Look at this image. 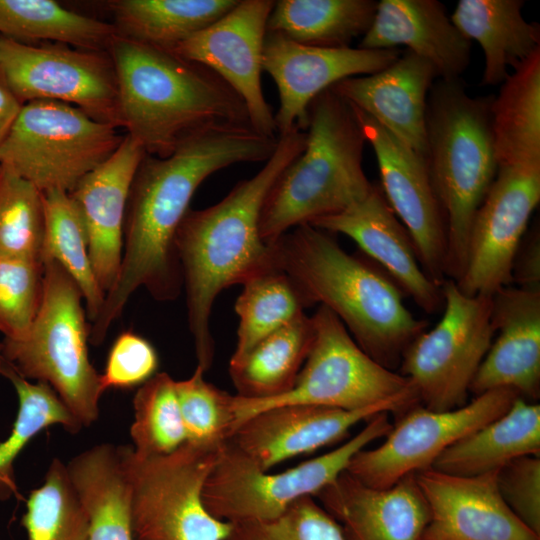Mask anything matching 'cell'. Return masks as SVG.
Returning <instances> with one entry per match:
<instances>
[{
	"instance_id": "6da1fadb",
	"label": "cell",
	"mask_w": 540,
	"mask_h": 540,
	"mask_svg": "<svg viewBox=\"0 0 540 540\" xmlns=\"http://www.w3.org/2000/svg\"><path fill=\"white\" fill-rule=\"evenodd\" d=\"M277 142L252 125H235L197 134L164 158L145 154L127 202L120 269L89 325L92 344L104 341L137 289L145 288L157 301L178 297L183 277L176 235L195 191L220 169L266 162Z\"/></svg>"
},
{
	"instance_id": "7a4b0ae2",
	"label": "cell",
	"mask_w": 540,
	"mask_h": 540,
	"mask_svg": "<svg viewBox=\"0 0 540 540\" xmlns=\"http://www.w3.org/2000/svg\"><path fill=\"white\" fill-rule=\"evenodd\" d=\"M306 141L307 132L299 128L279 135L275 151L256 175L237 183L220 202L189 209L179 226L176 247L188 326L197 365L205 371L214 358L210 316L219 293L275 267L272 247L260 235V214L268 191Z\"/></svg>"
},
{
	"instance_id": "3957f363",
	"label": "cell",
	"mask_w": 540,
	"mask_h": 540,
	"mask_svg": "<svg viewBox=\"0 0 540 540\" xmlns=\"http://www.w3.org/2000/svg\"><path fill=\"white\" fill-rule=\"evenodd\" d=\"M109 50L120 126L146 154L164 158L202 132L251 125L242 98L208 67L119 34Z\"/></svg>"
},
{
	"instance_id": "277c9868",
	"label": "cell",
	"mask_w": 540,
	"mask_h": 540,
	"mask_svg": "<svg viewBox=\"0 0 540 540\" xmlns=\"http://www.w3.org/2000/svg\"><path fill=\"white\" fill-rule=\"evenodd\" d=\"M272 247L274 266L297 285L308 304L332 311L358 346L393 370L427 328L403 302L404 293L376 263L341 248L331 233L300 225Z\"/></svg>"
},
{
	"instance_id": "5b68a950",
	"label": "cell",
	"mask_w": 540,
	"mask_h": 540,
	"mask_svg": "<svg viewBox=\"0 0 540 540\" xmlns=\"http://www.w3.org/2000/svg\"><path fill=\"white\" fill-rule=\"evenodd\" d=\"M306 132L304 150L264 200L259 230L268 245L295 227L345 210L374 186L363 169L366 140L354 109L331 88L310 103Z\"/></svg>"
},
{
	"instance_id": "8992f818",
	"label": "cell",
	"mask_w": 540,
	"mask_h": 540,
	"mask_svg": "<svg viewBox=\"0 0 540 540\" xmlns=\"http://www.w3.org/2000/svg\"><path fill=\"white\" fill-rule=\"evenodd\" d=\"M493 95L470 96L460 79H436L427 98L425 156L446 225V279L465 268L473 219L498 171Z\"/></svg>"
},
{
	"instance_id": "52a82bcc",
	"label": "cell",
	"mask_w": 540,
	"mask_h": 540,
	"mask_svg": "<svg viewBox=\"0 0 540 540\" xmlns=\"http://www.w3.org/2000/svg\"><path fill=\"white\" fill-rule=\"evenodd\" d=\"M80 289L55 261H43L40 307L27 333L4 339L3 354L25 379L49 384L83 425L99 414L101 375L88 356L89 325Z\"/></svg>"
},
{
	"instance_id": "ba28073f",
	"label": "cell",
	"mask_w": 540,
	"mask_h": 540,
	"mask_svg": "<svg viewBox=\"0 0 540 540\" xmlns=\"http://www.w3.org/2000/svg\"><path fill=\"white\" fill-rule=\"evenodd\" d=\"M311 317L314 341L293 388L271 399L234 395L237 427L261 410L285 404L387 413H403L419 404L410 379L367 355L332 311L320 305Z\"/></svg>"
},
{
	"instance_id": "9c48e42d",
	"label": "cell",
	"mask_w": 540,
	"mask_h": 540,
	"mask_svg": "<svg viewBox=\"0 0 540 540\" xmlns=\"http://www.w3.org/2000/svg\"><path fill=\"white\" fill-rule=\"evenodd\" d=\"M223 446L186 441L171 453L151 456L119 446L134 540H223L228 535L231 523L212 516L202 497Z\"/></svg>"
},
{
	"instance_id": "30bf717a",
	"label": "cell",
	"mask_w": 540,
	"mask_h": 540,
	"mask_svg": "<svg viewBox=\"0 0 540 540\" xmlns=\"http://www.w3.org/2000/svg\"><path fill=\"white\" fill-rule=\"evenodd\" d=\"M124 136L118 127L73 105L30 101L21 106L0 145V165L42 193H70L117 150Z\"/></svg>"
},
{
	"instance_id": "8fae6325",
	"label": "cell",
	"mask_w": 540,
	"mask_h": 540,
	"mask_svg": "<svg viewBox=\"0 0 540 540\" xmlns=\"http://www.w3.org/2000/svg\"><path fill=\"white\" fill-rule=\"evenodd\" d=\"M391 427L388 413H378L340 447L279 473L261 469L228 441L205 483L204 505L212 516L230 523L277 517L295 501L315 497L346 471L358 451L385 437Z\"/></svg>"
},
{
	"instance_id": "7c38bea8",
	"label": "cell",
	"mask_w": 540,
	"mask_h": 540,
	"mask_svg": "<svg viewBox=\"0 0 540 540\" xmlns=\"http://www.w3.org/2000/svg\"><path fill=\"white\" fill-rule=\"evenodd\" d=\"M442 292V318L410 343L400 362V374L414 385L419 404L434 411L466 404L495 334L492 296L466 295L452 279L444 281Z\"/></svg>"
},
{
	"instance_id": "4fadbf2b",
	"label": "cell",
	"mask_w": 540,
	"mask_h": 540,
	"mask_svg": "<svg viewBox=\"0 0 540 540\" xmlns=\"http://www.w3.org/2000/svg\"><path fill=\"white\" fill-rule=\"evenodd\" d=\"M0 79L22 104L63 102L121 127L114 65L100 51L57 43L35 46L2 36Z\"/></svg>"
},
{
	"instance_id": "5bb4252c",
	"label": "cell",
	"mask_w": 540,
	"mask_h": 540,
	"mask_svg": "<svg viewBox=\"0 0 540 540\" xmlns=\"http://www.w3.org/2000/svg\"><path fill=\"white\" fill-rule=\"evenodd\" d=\"M518 397L515 391L501 388L447 411L416 404L401 413L382 444L358 451L346 471L367 486L391 487L409 475L431 468L444 450L505 413Z\"/></svg>"
},
{
	"instance_id": "9a60e30c",
	"label": "cell",
	"mask_w": 540,
	"mask_h": 540,
	"mask_svg": "<svg viewBox=\"0 0 540 540\" xmlns=\"http://www.w3.org/2000/svg\"><path fill=\"white\" fill-rule=\"evenodd\" d=\"M540 201V163L498 167L472 222L464 272L466 295H488L512 284L516 252Z\"/></svg>"
},
{
	"instance_id": "2e32d148",
	"label": "cell",
	"mask_w": 540,
	"mask_h": 540,
	"mask_svg": "<svg viewBox=\"0 0 540 540\" xmlns=\"http://www.w3.org/2000/svg\"><path fill=\"white\" fill-rule=\"evenodd\" d=\"M351 106L375 153L385 199L408 231L422 269L442 286L446 280V225L426 159Z\"/></svg>"
},
{
	"instance_id": "e0dca14e",
	"label": "cell",
	"mask_w": 540,
	"mask_h": 540,
	"mask_svg": "<svg viewBox=\"0 0 540 540\" xmlns=\"http://www.w3.org/2000/svg\"><path fill=\"white\" fill-rule=\"evenodd\" d=\"M272 0H238L225 15L170 51L218 74L244 101L251 125L276 137L261 84L262 55Z\"/></svg>"
},
{
	"instance_id": "ac0fdd59",
	"label": "cell",
	"mask_w": 540,
	"mask_h": 540,
	"mask_svg": "<svg viewBox=\"0 0 540 540\" xmlns=\"http://www.w3.org/2000/svg\"><path fill=\"white\" fill-rule=\"evenodd\" d=\"M400 55L398 48L307 46L266 31L262 69L273 78L279 93L276 132L306 131L308 107L317 95L345 78L379 72Z\"/></svg>"
},
{
	"instance_id": "d6986e66",
	"label": "cell",
	"mask_w": 540,
	"mask_h": 540,
	"mask_svg": "<svg viewBox=\"0 0 540 540\" xmlns=\"http://www.w3.org/2000/svg\"><path fill=\"white\" fill-rule=\"evenodd\" d=\"M497 472L460 476L432 468L415 474L429 508L420 540H540L503 500Z\"/></svg>"
},
{
	"instance_id": "ffe728a7",
	"label": "cell",
	"mask_w": 540,
	"mask_h": 540,
	"mask_svg": "<svg viewBox=\"0 0 540 540\" xmlns=\"http://www.w3.org/2000/svg\"><path fill=\"white\" fill-rule=\"evenodd\" d=\"M310 225L352 239L424 312L435 314L443 309L442 286L422 269L408 231L380 187L374 185L363 199Z\"/></svg>"
},
{
	"instance_id": "44dd1931",
	"label": "cell",
	"mask_w": 540,
	"mask_h": 540,
	"mask_svg": "<svg viewBox=\"0 0 540 540\" xmlns=\"http://www.w3.org/2000/svg\"><path fill=\"white\" fill-rule=\"evenodd\" d=\"M491 321L497 338L469 388L476 396L494 389L540 395V290L505 286L492 295Z\"/></svg>"
},
{
	"instance_id": "7402d4cb",
	"label": "cell",
	"mask_w": 540,
	"mask_h": 540,
	"mask_svg": "<svg viewBox=\"0 0 540 540\" xmlns=\"http://www.w3.org/2000/svg\"><path fill=\"white\" fill-rule=\"evenodd\" d=\"M145 154L142 146L125 134L117 150L69 193L83 218L93 271L105 294L120 269L127 202Z\"/></svg>"
},
{
	"instance_id": "603a6c76",
	"label": "cell",
	"mask_w": 540,
	"mask_h": 540,
	"mask_svg": "<svg viewBox=\"0 0 540 540\" xmlns=\"http://www.w3.org/2000/svg\"><path fill=\"white\" fill-rule=\"evenodd\" d=\"M436 79L435 68L407 50L379 72L345 78L330 88L425 158L427 98Z\"/></svg>"
},
{
	"instance_id": "cb8c5ba5",
	"label": "cell",
	"mask_w": 540,
	"mask_h": 540,
	"mask_svg": "<svg viewBox=\"0 0 540 540\" xmlns=\"http://www.w3.org/2000/svg\"><path fill=\"white\" fill-rule=\"evenodd\" d=\"M315 497L346 540H420L429 521L415 474L391 487L373 488L344 471Z\"/></svg>"
},
{
	"instance_id": "d4e9b609",
	"label": "cell",
	"mask_w": 540,
	"mask_h": 540,
	"mask_svg": "<svg viewBox=\"0 0 540 540\" xmlns=\"http://www.w3.org/2000/svg\"><path fill=\"white\" fill-rule=\"evenodd\" d=\"M378 413L382 411H347L306 404L278 405L245 419L229 442L261 469L268 471L285 460L312 453L343 439L357 423Z\"/></svg>"
},
{
	"instance_id": "484cf974",
	"label": "cell",
	"mask_w": 540,
	"mask_h": 540,
	"mask_svg": "<svg viewBox=\"0 0 540 540\" xmlns=\"http://www.w3.org/2000/svg\"><path fill=\"white\" fill-rule=\"evenodd\" d=\"M399 45L428 61L440 79H458L470 62L471 41L436 0L378 2L358 48L391 49Z\"/></svg>"
},
{
	"instance_id": "4316f807",
	"label": "cell",
	"mask_w": 540,
	"mask_h": 540,
	"mask_svg": "<svg viewBox=\"0 0 540 540\" xmlns=\"http://www.w3.org/2000/svg\"><path fill=\"white\" fill-rule=\"evenodd\" d=\"M522 0H460L451 21L481 46L485 65L481 84H502L512 71L540 49V27L523 17Z\"/></svg>"
},
{
	"instance_id": "83f0119b",
	"label": "cell",
	"mask_w": 540,
	"mask_h": 540,
	"mask_svg": "<svg viewBox=\"0 0 540 540\" xmlns=\"http://www.w3.org/2000/svg\"><path fill=\"white\" fill-rule=\"evenodd\" d=\"M526 455H540V406L518 397L505 413L444 450L431 468L477 476Z\"/></svg>"
},
{
	"instance_id": "f1b7e54d",
	"label": "cell",
	"mask_w": 540,
	"mask_h": 540,
	"mask_svg": "<svg viewBox=\"0 0 540 540\" xmlns=\"http://www.w3.org/2000/svg\"><path fill=\"white\" fill-rule=\"evenodd\" d=\"M66 466L88 514L87 540H134L120 447H92Z\"/></svg>"
},
{
	"instance_id": "f546056e",
	"label": "cell",
	"mask_w": 540,
	"mask_h": 540,
	"mask_svg": "<svg viewBox=\"0 0 540 540\" xmlns=\"http://www.w3.org/2000/svg\"><path fill=\"white\" fill-rule=\"evenodd\" d=\"M490 110L498 167L540 163V49L509 74Z\"/></svg>"
},
{
	"instance_id": "4dcf8cb0",
	"label": "cell",
	"mask_w": 540,
	"mask_h": 540,
	"mask_svg": "<svg viewBox=\"0 0 540 540\" xmlns=\"http://www.w3.org/2000/svg\"><path fill=\"white\" fill-rule=\"evenodd\" d=\"M315 331L305 313L257 342L238 359H230L229 373L237 396L271 399L288 393L309 355Z\"/></svg>"
},
{
	"instance_id": "1f68e13d",
	"label": "cell",
	"mask_w": 540,
	"mask_h": 540,
	"mask_svg": "<svg viewBox=\"0 0 540 540\" xmlns=\"http://www.w3.org/2000/svg\"><path fill=\"white\" fill-rule=\"evenodd\" d=\"M374 0H279L267 22L274 32L307 46L347 48L374 18Z\"/></svg>"
},
{
	"instance_id": "d6a6232c",
	"label": "cell",
	"mask_w": 540,
	"mask_h": 540,
	"mask_svg": "<svg viewBox=\"0 0 540 540\" xmlns=\"http://www.w3.org/2000/svg\"><path fill=\"white\" fill-rule=\"evenodd\" d=\"M238 0H120L110 7L119 35L171 50L217 21Z\"/></svg>"
},
{
	"instance_id": "836d02e7",
	"label": "cell",
	"mask_w": 540,
	"mask_h": 540,
	"mask_svg": "<svg viewBox=\"0 0 540 540\" xmlns=\"http://www.w3.org/2000/svg\"><path fill=\"white\" fill-rule=\"evenodd\" d=\"M0 33L17 41L46 40L101 52L109 49L118 31L53 0H0Z\"/></svg>"
},
{
	"instance_id": "e575fe53",
	"label": "cell",
	"mask_w": 540,
	"mask_h": 540,
	"mask_svg": "<svg viewBox=\"0 0 540 540\" xmlns=\"http://www.w3.org/2000/svg\"><path fill=\"white\" fill-rule=\"evenodd\" d=\"M45 233L42 263L57 262L81 291L87 318L93 322L105 299L93 271L86 227L70 194L61 190L43 193Z\"/></svg>"
},
{
	"instance_id": "d590c367",
	"label": "cell",
	"mask_w": 540,
	"mask_h": 540,
	"mask_svg": "<svg viewBox=\"0 0 540 540\" xmlns=\"http://www.w3.org/2000/svg\"><path fill=\"white\" fill-rule=\"evenodd\" d=\"M308 306L295 282L276 267L245 282L235 304L239 326L231 359L243 356L257 342L305 313Z\"/></svg>"
},
{
	"instance_id": "8d00e7d4",
	"label": "cell",
	"mask_w": 540,
	"mask_h": 540,
	"mask_svg": "<svg viewBox=\"0 0 540 540\" xmlns=\"http://www.w3.org/2000/svg\"><path fill=\"white\" fill-rule=\"evenodd\" d=\"M6 378L15 387L19 407L10 435L0 442L1 501L17 494L14 461L36 434L55 424L70 432H77L82 427L49 384L31 383L15 369Z\"/></svg>"
},
{
	"instance_id": "74e56055",
	"label": "cell",
	"mask_w": 540,
	"mask_h": 540,
	"mask_svg": "<svg viewBox=\"0 0 540 540\" xmlns=\"http://www.w3.org/2000/svg\"><path fill=\"white\" fill-rule=\"evenodd\" d=\"M22 525L28 540H87L89 518L67 466L54 459L42 486L30 493Z\"/></svg>"
},
{
	"instance_id": "f35d334b",
	"label": "cell",
	"mask_w": 540,
	"mask_h": 540,
	"mask_svg": "<svg viewBox=\"0 0 540 540\" xmlns=\"http://www.w3.org/2000/svg\"><path fill=\"white\" fill-rule=\"evenodd\" d=\"M44 233L43 193L0 165V256L42 263Z\"/></svg>"
},
{
	"instance_id": "ab89813d",
	"label": "cell",
	"mask_w": 540,
	"mask_h": 540,
	"mask_svg": "<svg viewBox=\"0 0 540 540\" xmlns=\"http://www.w3.org/2000/svg\"><path fill=\"white\" fill-rule=\"evenodd\" d=\"M131 426L134 451L141 456L164 455L186 442L176 381L167 373L155 374L138 389Z\"/></svg>"
},
{
	"instance_id": "60d3db41",
	"label": "cell",
	"mask_w": 540,
	"mask_h": 540,
	"mask_svg": "<svg viewBox=\"0 0 540 540\" xmlns=\"http://www.w3.org/2000/svg\"><path fill=\"white\" fill-rule=\"evenodd\" d=\"M204 372L197 365L188 379L176 381L180 413L187 442L220 447L237 429L234 395L207 382Z\"/></svg>"
},
{
	"instance_id": "b9f144b4",
	"label": "cell",
	"mask_w": 540,
	"mask_h": 540,
	"mask_svg": "<svg viewBox=\"0 0 540 540\" xmlns=\"http://www.w3.org/2000/svg\"><path fill=\"white\" fill-rule=\"evenodd\" d=\"M223 540H346L340 524L307 496L295 501L277 517L231 523Z\"/></svg>"
},
{
	"instance_id": "7bdbcfd3",
	"label": "cell",
	"mask_w": 540,
	"mask_h": 540,
	"mask_svg": "<svg viewBox=\"0 0 540 540\" xmlns=\"http://www.w3.org/2000/svg\"><path fill=\"white\" fill-rule=\"evenodd\" d=\"M43 293V264L0 256V332L16 340L29 330Z\"/></svg>"
},
{
	"instance_id": "ee69618b",
	"label": "cell",
	"mask_w": 540,
	"mask_h": 540,
	"mask_svg": "<svg viewBox=\"0 0 540 540\" xmlns=\"http://www.w3.org/2000/svg\"><path fill=\"white\" fill-rule=\"evenodd\" d=\"M499 492L511 511L540 536V456L516 458L497 472Z\"/></svg>"
},
{
	"instance_id": "f6af8a7d",
	"label": "cell",
	"mask_w": 540,
	"mask_h": 540,
	"mask_svg": "<svg viewBox=\"0 0 540 540\" xmlns=\"http://www.w3.org/2000/svg\"><path fill=\"white\" fill-rule=\"evenodd\" d=\"M157 368L158 355L152 344L133 331H124L109 351L101 385L105 391L144 384Z\"/></svg>"
},
{
	"instance_id": "bcb514c9",
	"label": "cell",
	"mask_w": 540,
	"mask_h": 540,
	"mask_svg": "<svg viewBox=\"0 0 540 540\" xmlns=\"http://www.w3.org/2000/svg\"><path fill=\"white\" fill-rule=\"evenodd\" d=\"M512 283L516 287L540 290V235L539 229L533 228L529 235H524L516 252Z\"/></svg>"
},
{
	"instance_id": "7dc6e473",
	"label": "cell",
	"mask_w": 540,
	"mask_h": 540,
	"mask_svg": "<svg viewBox=\"0 0 540 540\" xmlns=\"http://www.w3.org/2000/svg\"><path fill=\"white\" fill-rule=\"evenodd\" d=\"M23 104L0 79V145L11 128Z\"/></svg>"
},
{
	"instance_id": "c3c4849f",
	"label": "cell",
	"mask_w": 540,
	"mask_h": 540,
	"mask_svg": "<svg viewBox=\"0 0 540 540\" xmlns=\"http://www.w3.org/2000/svg\"><path fill=\"white\" fill-rule=\"evenodd\" d=\"M14 367L10 362L5 358L3 354V344L0 343V375L7 377V375L12 371Z\"/></svg>"
}]
</instances>
